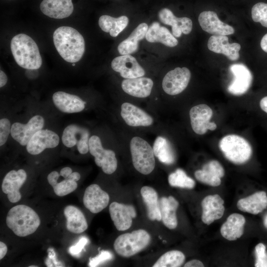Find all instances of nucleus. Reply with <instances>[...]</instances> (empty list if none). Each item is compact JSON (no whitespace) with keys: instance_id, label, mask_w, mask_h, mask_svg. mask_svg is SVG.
<instances>
[{"instance_id":"44","label":"nucleus","mask_w":267,"mask_h":267,"mask_svg":"<svg viewBox=\"0 0 267 267\" xmlns=\"http://www.w3.org/2000/svg\"><path fill=\"white\" fill-rule=\"evenodd\" d=\"M184 267H204L202 262L198 260H192L187 262L184 266Z\"/></svg>"},{"instance_id":"38","label":"nucleus","mask_w":267,"mask_h":267,"mask_svg":"<svg viewBox=\"0 0 267 267\" xmlns=\"http://www.w3.org/2000/svg\"><path fill=\"white\" fill-rule=\"evenodd\" d=\"M169 184L173 187H178L192 189L195 185V182L190 177L187 176L181 169H177L168 177Z\"/></svg>"},{"instance_id":"16","label":"nucleus","mask_w":267,"mask_h":267,"mask_svg":"<svg viewBox=\"0 0 267 267\" xmlns=\"http://www.w3.org/2000/svg\"><path fill=\"white\" fill-rule=\"evenodd\" d=\"M27 173L23 169L14 170L8 172L3 179L1 189L7 194L9 201L11 203L18 202L21 195L20 189L26 181Z\"/></svg>"},{"instance_id":"25","label":"nucleus","mask_w":267,"mask_h":267,"mask_svg":"<svg viewBox=\"0 0 267 267\" xmlns=\"http://www.w3.org/2000/svg\"><path fill=\"white\" fill-rule=\"evenodd\" d=\"M40 8L46 16L58 19L69 17L74 10L72 0H43Z\"/></svg>"},{"instance_id":"40","label":"nucleus","mask_w":267,"mask_h":267,"mask_svg":"<svg viewBox=\"0 0 267 267\" xmlns=\"http://www.w3.org/2000/svg\"><path fill=\"white\" fill-rule=\"evenodd\" d=\"M265 245L262 243H259L255 247L256 267H267V253Z\"/></svg>"},{"instance_id":"28","label":"nucleus","mask_w":267,"mask_h":267,"mask_svg":"<svg viewBox=\"0 0 267 267\" xmlns=\"http://www.w3.org/2000/svg\"><path fill=\"white\" fill-rule=\"evenodd\" d=\"M148 26L145 22L139 24L129 37L118 44L117 50L119 53L120 55H125L136 52L138 50L139 42L145 37Z\"/></svg>"},{"instance_id":"39","label":"nucleus","mask_w":267,"mask_h":267,"mask_svg":"<svg viewBox=\"0 0 267 267\" xmlns=\"http://www.w3.org/2000/svg\"><path fill=\"white\" fill-rule=\"evenodd\" d=\"M251 15L254 22L267 28V3L260 2L255 4L252 7Z\"/></svg>"},{"instance_id":"8","label":"nucleus","mask_w":267,"mask_h":267,"mask_svg":"<svg viewBox=\"0 0 267 267\" xmlns=\"http://www.w3.org/2000/svg\"><path fill=\"white\" fill-rule=\"evenodd\" d=\"M191 79V72L186 67H176L164 76L162 87L164 91L170 95L181 93L187 87Z\"/></svg>"},{"instance_id":"3","label":"nucleus","mask_w":267,"mask_h":267,"mask_svg":"<svg viewBox=\"0 0 267 267\" xmlns=\"http://www.w3.org/2000/svg\"><path fill=\"white\" fill-rule=\"evenodd\" d=\"M6 223L15 235L25 237L36 231L40 225L41 220L37 213L31 207L18 205L9 210Z\"/></svg>"},{"instance_id":"6","label":"nucleus","mask_w":267,"mask_h":267,"mask_svg":"<svg viewBox=\"0 0 267 267\" xmlns=\"http://www.w3.org/2000/svg\"><path fill=\"white\" fill-rule=\"evenodd\" d=\"M133 166L143 175H148L155 166L153 150L147 141L139 137H133L130 143Z\"/></svg>"},{"instance_id":"4","label":"nucleus","mask_w":267,"mask_h":267,"mask_svg":"<svg viewBox=\"0 0 267 267\" xmlns=\"http://www.w3.org/2000/svg\"><path fill=\"white\" fill-rule=\"evenodd\" d=\"M219 147L226 159L237 165L247 162L253 153L249 142L243 136L235 134L223 136L219 142Z\"/></svg>"},{"instance_id":"1","label":"nucleus","mask_w":267,"mask_h":267,"mask_svg":"<svg viewBox=\"0 0 267 267\" xmlns=\"http://www.w3.org/2000/svg\"><path fill=\"white\" fill-rule=\"evenodd\" d=\"M53 41L59 55L68 62L79 61L85 53L84 37L71 27L63 26L56 29L53 34Z\"/></svg>"},{"instance_id":"17","label":"nucleus","mask_w":267,"mask_h":267,"mask_svg":"<svg viewBox=\"0 0 267 267\" xmlns=\"http://www.w3.org/2000/svg\"><path fill=\"white\" fill-rule=\"evenodd\" d=\"M160 22L166 25L171 26L172 33L176 38H179L182 34L187 35L192 30L193 23L187 17H178L169 8L161 9L158 13Z\"/></svg>"},{"instance_id":"31","label":"nucleus","mask_w":267,"mask_h":267,"mask_svg":"<svg viewBox=\"0 0 267 267\" xmlns=\"http://www.w3.org/2000/svg\"><path fill=\"white\" fill-rule=\"evenodd\" d=\"M178 201L172 196L162 197L159 200L161 220L167 228L173 229L178 225L176 211L178 207Z\"/></svg>"},{"instance_id":"35","label":"nucleus","mask_w":267,"mask_h":267,"mask_svg":"<svg viewBox=\"0 0 267 267\" xmlns=\"http://www.w3.org/2000/svg\"><path fill=\"white\" fill-rule=\"evenodd\" d=\"M153 150L155 156L161 163L171 165L175 162V152L171 143L165 137H157L153 143Z\"/></svg>"},{"instance_id":"7","label":"nucleus","mask_w":267,"mask_h":267,"mask_svg":"<svg viewBox=\"0 0 267 267\" xmlns=\"http://www.w3.org/2000/svg\"><path fill=\"white\" fill-rule=\"evenodd\" d=\"M89 146V153L94 157L96 165L101 168L105 174L110 175L115 172L117 160L114 151L104 149L100 138L95 135L90 137Z\"/></svg>"},{"instance_id":"29","label":"nucleus","mask_w":267,"mask_h":267,"mask_svg":"<svg viewBox=\"0 0 267 267\" xmlns=\"http://www.w3.org/2000/svg\"><path fill=\"white\" fill-rule=\"evenodd\" d=\"M245 222L246 220L243 215L233 213L228 216L222 224L220 229L221 233L228 240H236L243 235Z\"/></svg>"},{"instance_id":"33","label":"nucleus","mask_w":267,"mask_h":267,"mask_svg":"<svg viewBox=\"0 0 267 267\" xmlns=\"http://www.w3.org/2000/svg\"><path fill=\"white\" fill-rule=\"evenodd\" d=\"M129 18L126 15L114 17L108 15H101L98 19L100 29L113 38L117 37L128 25Z\"/></svg>"},{"instance_id":"32","label":"nucleus","mask_w":267,"mask_h":267,"mask_svg":"<svg viewBox=\"0 0 267 267\" xmlns=\"http://www.w3.org/2000/svg\"><path fill=\"white\" fill-rule=\"evenodd\" d=\"M64 215L66 219V228L69 231L80 234L88 228L86 219L77 207L72 205L67 206L64 208Z\"/></svg>"},{"instance_id":"10","label":"nucleus","mask_w":267,"mask_h":267,"mask_svg":"<svg viewBox=\"0 0 267 267\" xmlns=\"http://www.w3.org/2000/svg\"><path fill=\"white\" fill-rule=\"evenodd\" d=\"M89 135L90 133L86 128L71 124L64 129L61 139L66 147L71 148L76 145L79 152L85 154L89 151Z\"/></svg>"},{"instance_id":"23","label":"nucleus","mask_w":267,"mask_h":267,"mask_svg":"<svg viewBox=\"0 0 267 267\" xmlns=\"http://www.w3.org/2000/svg\"><path fill=\"white\" fill-rule=\"evenodd\" d=\"M225 174L224 168L217 160H213L205 164L201 170H196L194 176L200 182L212 186L221 184V178Z\"/></svg>"},{"instance_id":"42","label":"nucleus","mask_w":267,"mask_h":267,"mask_svg":"<svg viewBox=\"0 0 267 267\" xmlns=\"http://www.w3.org/2000/svg\"><path fill=\"white\" fill-rule=\"evenodd\" d=\"M113 258V255L110 252L102 250L97 256L90 259L89 265L90 267H97L100 264L110 260Z\"/></svg>"},{"instance_id":"18","label":"nucleus","mask_w":267,"mask_h":267,"mask_svg":"<svg viewBox=\"0 0 267 267\" xmlns=\"http://www.w3.org/2000/svg\"><path fill=\"white\" fill-rule=\"evenodd\" d=\"M198 22L202 29L213 35H229L234 33V29L222 22L217 14L213 11H204L198 16Z\"/></svg>"},{"instance_id":"24","label":"nucleus","mask_w":267,"mask_h":267,"mask_svg":"<svg viewBox=\"0 0 267 267\" xmlns=\"http://www.w3.org/2000/svg\"><path fill=\"white\" fill-rule=\"evenodd\" d=\"M52 101L59 111L69 114L82 111L86 104L79 96L62 91L53 93Z\"/></svg>"},{"instance_id":"26","label":"nucleus","mask_w":267,"mask_h":267,"mask_svg":"<svg viewBox=\"0 0 267 267\" xmlns=\"http://www.w3.org/2000/svg\"><path fill=\"white\" fill-rule=\"evenodd\" d=\"M153 81L148 77L124 79L121 83L123 90L128 94L138 98L149 96L153 87Z\"/></svg>"},{"instance_id":"49","label":"nucleus","mask_w":267,"mask_h":267,"mask_svg":"<svg viewBox=\"0 0 267 267\" xmlns=\"http://www.w3.org/2000/svg\"><path fill=\"white\" fill-rule=\"evenodd\" d=\"M260 45L262 49L267 53V33L262 38Z\"/></svg>"},{"instance_id":"48","label":"nucleus","mask_w":267,"mask_h":267,"mask_svg":"<svg viewBox=\"0 0 267 267\" xmlns=\"http://www.w3.org/2000/svg\"><path fill=\"white\" fill-rule=\"evenodd\" d=\"M261 109L267 114V96L263 97L259 103Z\"/></svg>"},{"instance_id":"45","label":"nucleus","mask_w":267,"mask_h":267,"mask_svg":"<svg viewBox=\"0 0 267 267\" xmlns=\"http://www.w3.org/2000/svg\"><path fill=\"white\" fill-rule=\"evenodd\" d=\"M72 173V170L71 168L66 167L63 168L60 172V176L66 178H68L70 175Z\"/></svg>"},{"instance_id":"13","label":"nucleus","mask_w":267,"mask_h":267,"mask_svg":"<svg viewBox=\"0 0 267 267\" xmlns=\"http://www.w3.org/2000/svg\"><path fill=\"white\" fill-rule=\"evenodd\" d=\"M112 69L124 79L143 77L145 71L137 59L132 54L120 55L113 58Z\"/></svg>"},{"instance_id":"47","label":"nucleus","mask_w":267,"mask_h":267,"mask_svg":"<svg viewBox=\"0 0 267 267\" xmlns=\"http://www.w3.org/2000/svg\"><path fill=\"white\" fill-rule=\"evenodd\" d=\"M7 248L6 245L2 241L0 242V259L1 260L6 254Z\"/></svg>"},{"instance_id":"50","label":"nucleus","mask_w":267,"mask_h":267,"mask_svg":"<svg viewBox=\"0 0 267 267\" xmlns=\"http://www.w3.org/2000/svg\"><path fill=\"white\" fill-rule=\"evenodd\" d=\"M264 223L265 226L267 228V214L264 217Z\"/></svg>"},{"instance_id":"12","label":"nucleus","mask_w":267,"mask_h":267,"mask_svg":"<svg viewBox=\"0 0 267 267\" xmlns=\"http://www.w3.org/2000/svg\"><path fill=\"white\" fill-rule=\"evenodd\" d=\"M44 119L40 115H36L26 124L15 122L11 125L10 135L12 138L22 146H26L31 137L38 131L43 129Z\"/></svg>"},{"instance_id":"27","label":"nucleus","mask_w":267,"mask_h":267,"mask_svg":"<svg viewBox=\"0 0 267 267\" xmlns=\"http://www.w3.org/2000/svg\"><path fill=\"white\" fill-rule=\"evenodd\" d=\"M145 38L150 43H160L169 47H175L178 44L169 30L157 21L149 25Z\"/></svg>"},{"instance_id":"5","label":"nucleus","mask_w":267,"mask_h":267,"mask_svg":"<svg viewBox=\"0 0 267 267\" xmlns=\"http://www.w3.org/2000/svg\"><path fill=\"white\" fill-rule=\"evenodd\" d=\"M150 240V234L146 230L139 229L119 235L114 241V248L119 255L128 258L145 249Z\"/></svg>"},{"instance_id":"21","label":"nucleus","mask_w":267,"mask_h":267,"mask_svg":"<svg viewBox=\"0 0 267 267\" xmlns=\"http://www.w3.org/2000/svg\"><path fill=\"white\" fill-rule=\"evenodd\" d=\"M121 116L125 123L131 127H149L153 123L152 117L148 113L129 102L122 104Z\"/></svg>"},{"instance_id":"36","label":"nucleus","mask_w":267,"mask_h":267,"mask_svg":"<svg viewBox=\"0 0 267 267\" xmlns=\"http://www.w3.org/2000/svg\"><path fill=\"white\" fill-rule=\"evenodd\" d=\"M59 174L55 171L50 172L47 179L49 184L52 187L54 192L58 196H65L76 189L77 181L73 180L69 176L58 182Z\"/></svg>"},{"instance_id":"43","label":"nucleus","mask_w":267,"mask_h":267,"mask_svg":"<svg viewBox=\"0 0 267 267\" xmlns=\"http://www.w3.org/2000/svg\"><path fill=\"white\" fill-rule=\"evenodd\" d=\"M89 241L86 237H82L75 245L70 247L69 249V253L72 255H77L82 252L84 247Z\"/></svg>"},{"instance_id":"41","label":"nucleus","mask_w":267,"mask_h":267,"mask_svg":"<svg viewBox=\"0 0 267 267\" xmlns=\"http://www.w3.org/2000/svg\"><path fill=\"white\" fill-rule=\"evenodd\" d=\"M11 125L10 121L6 118L0 120V146H3L6 142L10 134Z\"/></svg>"},{"instance_id":"30","label":"nucleus","mask_w":267,"mask_h":267,"mask_svg":"<svg viewBox=\"0 0 267 267\" xmlns=\"http://www.w3.org/2000/svg\"><path fill=\"white\" fill-rule=\"evenodd\" d=\"M237 207L240 211L257 215L262 212L267 207V195L265 191H261L246 197L239 199Z\"/></svg>"},{"instance_id":"14","label":"nucleus","mask_w":267,"mask_h":267,"mask_svg":"<svg viewBox=\"0 0 267 267\" xmlns=\"http://www.w3.org/2000/svg\"><path fill=\"white\" fill-rule=\"evenodd\" d=\"M60 138L57 133L48 129H41L37 132L26 145L27 152L32 155H38L45 149L57 147Z\"/></svg>"},{"instance_id":"22","label":"nucleus","mask_w":267,"mask_h":267,"mask_svg":"<svg viewBox=\"0 0 267 267\" xmlns=\"http://www.w3.org/2000/svg\"><path fill=\"white\" fill-rule=\"evenodd\" d=\"M208 49L214 52L222 54L229 60L235 61L239 58L241 45L237 43L230 44L225 35H212L208 42Z\"/></svg>"},{"instance_id":"34","label":"nucleus","mask_w":267,"mask_h":267,"mask_svg":"<svg viewBox=\"0 0 267 267\" xmlns=\"http://www.w3.org/2000/svg\"><path fill=\"white\" fill-rule=\"evenodd\" d=\"M140 194L146 205L148 219L151 221H160L159 200L156 191L150 186H144L140 189Z\"/></svg>"},{"instance_id":"9","label":"nucleus","mask_w":267,"mask_h":267,"mask_svg":"<svg viewBox=\"0 0 267 267\" xmlns=\"http://www.w3.org/2000/svg\"><path fill=\"white\" fill-rule=\"evenodd\" d=\"M189 114L191 128L197 134L204 135L208 131H214L217 128L215 123L210 121L213 111L207 104H200L193 106Z\"/></svg>"},{"instance_id":"2","label":"nucleus","mask_w":267,"mask_h":267,"mask_svg":"<svg viewBox=\"0 0 267 267\" xmlns=\"http://www.w3.org/2000/svg\"><path fill=\"white\" fill-rule=\"evenodd\" d=\"M10 49L17 64L21 67L29 70L39 69L42 59L36 42L25 34L14 36L10 42Z\"/></svg>"},{"instance_id":"51","label":"nucleus","mask_w":267,"mask_h":267,"mask_svg":"<svg viewBox=\"0 0 267 267\" xmlns=\"http://www.w3.org/2000/svg\"><path fill=\"white\" fill-rule=\"evenodd\" d=\"M29 267H37V266H30Z\"/></svg>"},{"instance_id":"15","label":"nucleus","mask_w":267,"mask_h":267,"mask_svg":"<svg viewBox=\"0 0 267 267\" xmlns=\"http://www.w3.org/2000/svg\"><path fill=\"white\" fill-rule=\"evenodd\" d=\"M109 211L114 224L119 231H124L130 228L133 219L136 216V210L133 205L117 202L110 204Z\"/></svg>"},{"instance_id":"37","label":"nucleus","mask_w":267,"mask_h":267,"mask_svg":"<svg viewBox=\"0 0 267 267\" xmlns=\"http://www.w3.org/2000/svg\"><path fill=\"white\" fill-rule=\"evenodd\" d=\"M183 253L178 250H172L163 254L153 265V267H178L185 261Z\"/></svg>"},{"instance_id":"11","label":"nucleus","mask_w":267,"mask_h":267,"mask_svg":"<svg viewBox=\"0 0 267 267\" xmlns=\"http://www.w3.org/2000/svg\"><path fill=\"white\" fill-rule=\"evenodd\" d=\"M229 69L233 76L232 82L227 87V91L235 96L246 93L253 82V75L249 69L242 63L231 65Z\"/></svg>"},{"instance_id":"19","label":"nucleus","mask_w":267,"mask_h":267,"mask_svg":"<svg viewBox=\"0 0 267 267\" xmlns=\"http://www.w3.org/2000/svg\"><path fill=\"white\" fill-rule=\"evenodd\" d=\"M109 200V194L96 184L87 187L83 197L84 206L93 214L99 213L105 209Z\"/></svg>"},{"instance_id":"20","label":"nucleus","mask_w":267,"mask_h":267,"mask_svg":"<svg viewBox=\"0 0 267 267\" xmlns=\"http://www.w3.org/2000/svg\"><path fill=\"white\" fill-rule=\"evenodd\" d=\"M224 201L218 194L209 195L202 201V214L201 220L209 225L215 221L221 219L224 212Z\"/></svg>"},{"instance_id":"46","label":"nucleus","mask_w":267,"mask_h":267,"mask_svg":"<svg viewBox=\"0 0 267 267\" xmlns=\"http://www.w3.org/2000/svg\"><path fill=\"white\" fill-rule=\"evenodd\" d=\"M7 81V77L5 73L0 70V87L4 86Z\"/></svg>"}]
</instances>
